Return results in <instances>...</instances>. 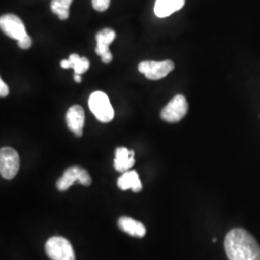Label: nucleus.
<instances>
[{"label":"nucleus","instance_id":"1","mask_svg":"<svg viewBox=\"0 0 260 260\" xmlns=\"http://www.w3.org/2000/svg\"><path fill=\"white\" fill-rule=\"evenodd\" d=\"M224 250L229 260H260V246L244 229H233L226 234Z\"/></svg>","mask_w":260,"mask_h":260},{"label":"nucleus","instance_id":"2","mask_svg":"<svg viewBox=\"0 0 260 260\" xmlns=\"http://www.w3.org/2000/svg\"><path fill=\"white\" fill-rule=\"evenodd\" d=\"M89 108L94 117L102 122H110L114 119L115 112L108 95L101 91L92 93L88 101Z\"/></svg>","mask_w":260,"mask_h":260},{"label":"nucleus","instance_id":"3","mask_svg":"<svg viewBox=\"0 0 260 260\" xmlns=\"http://www.w3.org/2000/svg\"><path fill=\"white\" fill-rule=\"evenodd\" d=\"M46 252L51 260H75V251L68 239L53 236L46 243Z\"/></svg>","mask_w":260,"mask_h":260},{"label":"nucleus","instance_id":"4","mask_svg":"<svg viewBox=\"0 0 260 260\" xmlns=\"http://www.w3.org/2000/svg\"><path fill=\"white\" fill-rule=\"evenodd\" d=\"M188 109L189 105L185 96L182 94H177L162 109L160 117L164 121L176 123L185 117Z\"/></svg>","mask_w":260,"mask_h":260},{"label":"nucleus","instance_id":"5","mask_svg":"<svg viewBox=\"0 0 260 260\" xmlns=\"http://www.w3.org/2000/svg\"><path fill=\"white\" fill-rule=\"evenodd\" d=\"M79 182L81 185L90 186L92 184V178L89 173L82 168L72 166L67 169L63 177L57 180L56 187L59 191L64 192L75 182Z\"/></svg>","mask_w":260,"mask_h":260},{"label":"nucleus","instance_id":"6","mask_svg":"<svg viewBox=\"0 0 260 260\" xmlns=\"http://www.w3.org/2000/svg\"><path fill=\"white\" fill-rule=\"evenodd\" d=\"M175 69V63L171 60L161 62L144 61L138 66V71L150 80H159L166 77Z\"/></svg>","mask_w":260,"mask_h":260},{"label":"nucleus","instance_id":"7","mask_svg":"<svg viewBox=\"0 0 260 260\" xmlns=\"http://www.w3.org/2000/svg\"><path fill=\"white\" fill-rule=\"evenodd\" d=\"M19 153L9 147L2 148L0 150V174L5 179H13L19 170Z\"/></svg>","mask_w":260,"mask_h":260},{"label":"nucleus","instance_id":"8","mask_svg":"<svg viewBox=\"0 0 260 260\" xmlns=\"http://www.w3.org/2000/svg\"><path fill=\"white\" fill-rule=\"evenodd\" d=\"M0 28L8 37L19 41L27 35L24 23L16 15L6 14L0 18Z\"/></svg>","mask_w":260,"mask_h":260},{"label":"nucleus","instance_id":"9","mask_svg":"<svg viewBox=\"0 0 260 260\" xmlns=\"http://www.w3.org/2000/svg\"><path fill=\"white\" fill-rule=\"evenodd\" d=\"M115 38L116 32L111 28H104L95 35V53L102 57V61L104 64H109L113 60V55L109 50V46L114 42Z\"/></svg>","mask_w":260,"mask_h":260},{"label":"nucleus","instance_id":"10","mask_svg":"<svg viewBox=\"0 0 260 260\" xmlns=\"http://www.w3.org/2000/svg\"><path fill=\"white\" fill-rule=\"evenodd\" d=\"M66 122L68 128L75 133L76 137H81L83 135L85 124V112L83 108L77 104L70 107L66 114Z\"/></svg>","mask_w":260,"mask_h":260},{"label":"nucleus","instance_id":"11","mask_svg":"<svg viewBox=\"0 0 260 260\" xmlns=\"http://www.w3.org/2000/svg\"><path fill=\"white\" fill-rule=\"evenodd\" d=\"M135 163L134 151L126 148H118L115 151V159H114V168L116 171L120 173H125L130 171V169Z\"/></svg>","mask_w":260,"mask_h":260},{"label":"nucleus","instance_id":"12","mask_svg":"<svg viewBox=\"0 0 260 260\" xmlns=\"http://www.w3.org/2000/svg\"><path fill=\"white\" fill-rule=\"evenodd\" d=\"M185 0H156L154 14L158 18H167L178 10L183 8Z\"/></svg>","mask_w":260,"mask_h":260},{"label":"nucleus","instance_id":"13","mask_svg":"<svg viewBox=\"0 0 260 260\" xmlns=\"http://www.w3.org/2000/svg\"><path fill=\"white\" fill-rule=\"evenodd\" d=\"M118 187L123 191L131 189L134 193H138L142 190L143 185L141 183L139 175L136 171H127L119 177Z\"/></svg>","mask_w":260,"mask_h":260},{"label":"nucleus","instance_id":"14","mask_svg":"<svg viewBox=\"0 0 260 260\" xmlns=\"http://www.w3.org/2000/svg\"><path fill=\"white\" fill-rule=\"evenodd\" d=\"M118 225L123 233H127L134 237H144L147 233L145 225L138 221L129 217H121L118 222Z\"/></svg>","mask_w":260,"mask_h":260},{"label":"nucleus","instance_id":"15","mask_svg":"<svg viewBox=\"0 0 260 260\" xmlns=\"http://www.w3.org/2000/svg\"><path fill=\"white\" fill-rule=\"evenodd\" d=\"M63 69H74L75 75H82L90 68V61L86 57L77 54H71L68 60H62L60 63Z\"/></svg>","mask_w":260,"mask_h":260},{"label":"nucleus","instance_id":"16","mask_svg":"<svg viewBox=\"0 0 260 260\" xmlns=\"http://www.w3.org/2000/svg\"><path fill=\"white\" fill-rule=\"evenodd\" d=\"M74 0H52L50 4L51 11L61 20H66L70 17V7Z\"/></svg>","mask_w":260,"mask_h":260},{"label":"nucleus","instance_id":"17","mask_svg":"<svg viewBox=\"0 0 260 260\" xmlns=\"http://www.w3.org/2000/svg\"><path fill=\"white\" fill-rule=\"evenodd\" d=\"M111 0H92L93 9L99 12H104L109 8Z\"/></svg>","mask_w":260,"mask_h":260},{"label":"nucleus","instance_id":"18","mask_svg":"<svg viewBox=\"0 0 260 260\" xmlns=\"http://www.w3.org/2000/svg\"><path fill=\"white\" fill-rule=\"evenodd\" d=\"M32 39L30 38L29 35H26L25 37L22 38L21 40L18 41V47L21 49H29L30 47H32Z\"/></svg>","mask_w":260,"mask_h":260},{"label":"nucleus","instance_id":"19","mask_svg":"<svg viewBox=\"0 0 260 260\" xmlns=\"http://www.w3.org/2000/svg\"><path fill=\"white\" fill-rule=\"evenodd\" d=\"M9 94V87L2 79H0V95L1 98H5Z\"/></svg>","mask_w":260,"mask_h":260},{"label":"nucleus","instance_id":"20","mask_svg":"<svg viewBox=\"0 0 260 260\" xmlns=\"http://www.w3.org/2000/svg\"><path fill=\"white\" fill-rule=\"evenodd\" d=\"M75 80L77 83H80L82 81V78H81V75H75Z\"/></svg>","mask_w":260,"mask_h":260}]
</instances>
